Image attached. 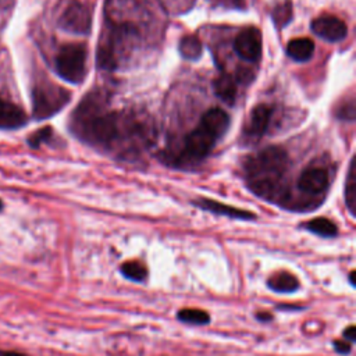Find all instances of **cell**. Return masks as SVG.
Masks as SVG:
<instances>
[{"mask_svg": "<svg viewBox=\"0 0 356 356\" xmlns=\"http://www.w3.org/2000/svg\"><path fill=\"white\" fill-rule=\"evenodd\" d=\"M128 120L120 113L106 111L100 97L90 93L72 113L71 129L92 145L111 146L120 138L121 128L128 124Z\"/></svg>", "mask_w": 356, "mask_h": 356, "instance_id": "cell-1", "label": "cell"}, {"mask_svg": "<svg viewBox=\"0 0 356 356\" xmlns=\"http://www.w3.org/2000/svg\"><path fill=\"white\" fill-rule=\"evenodd\" d=\"M286 167L288 156L284 149L270 146L259 152L246 163V179L249 188L256 195L266 199L278 197Z\"/></svg>", "mask_w": 356, "mask_h": 356, "instance_id": "cell-2", "label": "cell"}, {"mask_svg": "<svg viewBox=\"0 0 356 356\" xmlns=\"http://www.w3.org/2000/svg\"><path fill=\"white\" fill-rule=\"evenodd\" d=\"M229 127V117L221 108H211L206 111L199 125L186 136L179 160L191 164L204 159L216 142L227 132Z\"/></svg>", "mask_w": 356, "mask_h": 356, "instance_id": "cell-3", "label": "cell"}, {"mask_svg": "<svg viewBox=\"0 0 356 356\" xmlns=\"http://www.w3.org/2000/svg\"><path fill=\"white\" fill-rule=\"evenodd\" d=\"M71 99V93L53 82H39L32 90V111L38 120L58 113Z\"/></svg>", "mask_w": 356, "mask_h": 356, "instance_id": "cell-4", "label": "cell"}, {"mask_svg": "<svg viewBox=\"0 0 356 356\" xmlns=\"http://www.w3.org/2000/svg\"><path fill=\"white\" fill-rule=\"evenodd\" d=\"M57 74L70 83H81L86 75V47L82 43H68L56 56Z\"/></svg>", "mask_w": 356, "mask_h": 356, "instance_id": "cell-5", "label": "cell"}, {"mask_svg": "<svg viewBox=\"0 0 356 356\" xmlns=\"http://www.w3.org/2000/svg\"><path fill=\"white\" fill-rule=\"evenodd\" d=\"M58 25L67 32L86 35L90 32L92 26V10L83 3L72 0L61 13Z\"/></svg>", "mask_w": 356, "mask_h": 356, "instance_id": "cell-6", "label": "cell"}, {"mask_svg": "<svg viewBox=\"0 0 356 356\" xmlns=\"http://www.w3.org/2000/svg\"><path fill=\"white\" fill-rule=\"evenodd\" d=\"M236 54L250 63H254L261 56V33L257 28L249 26L242 29L234 42Z\"/></svg>", "mask_w": 356, "mask_h": 356, "instance_id": "cell-7", "label": "cell"}, {"mask_svg": "<svg viewBox=\"0 0 356 356\" xmlns=\"http://www.w3.org/2000/svg\"><path fill=\"white\" fill-rule=\"evenodd\" d=\"M312 29L317 36H320L328 42H339L348 33V28H346L345 22L334 15L317 17L312 22Z\"/></svg>", "mask_w": 356, "mask_h": 356, "instance_id": "cell-8", "label": "cell"}, {"mask_svg": "<svg viewBox=\"0 0 356 356\" xmlns=\"http://www.w3.org/2000/svg\"><path fill=\"white\" fill-rule=\"evenodd\" d=\"M330 184L328 171L323 167H309L306 168L298 181V186L303 193L316 196L321 195Z\"/></svg>", "mask_w": 356, "mask_h": 356, "instance_id": "cell-9", "label": "cell"}, {"mask_svg": "<svg viewBox=\"0 0 356 356\" xmlns=\"http://www.w3.org/2000/svg\"><path fill=\"white\" fill-rule=\"evenodd\" d=\"M271 114H273L271 107L266 104H259L253 107V110L250 111L248 124L245 127L246 136L257 140L261 135H264V132L267 131L268 122L271 120Z\"/></svg>", "mask_w": 356, "mask_h": 356, "instance_id": "cell-10", "label": "cell"}, {"mask_svg": "<svg viewBox=\"0 0 356 356\" xmlns=\"http://www.w3.org/2000/svg\"><path fill=\"white\" fill-rule=\"evenodd\" d=\"M26 120H28L26 114L19 106L0 97V128L1 129L19 128L26 124Z\"/></svg>", "mask_w": 356, "mask_h": 356, "instance_id": "cell-11", "label": "cell"}, {"mask_svg": "<svg viewBox=\"0 0 356 356\" xmlns=\"http://www.w3.org/2000/svg\"><path fill=\"white\" fill-rule=\"evenodd\" d=\"M197 207L211 211L214 214H220V216H227L231 218H238V220H253L254 214L248 211V210H242V209H236L228 204H222L220 202L216 200H210V199H199L196 202Z\"/></svg>", "mask_w": 356, "mask_h": 356, "instance_id": "cell-12", "label": "cell"}, {"mask_svg": "<svg viewBox=\"0 0 356 356\" xmlns=\"http://www.w3.org/2000/svg\"><path fill=\"white\" fill-rule=\"evenodd\" d=\"M213 90L220 100L225 104L232 106L236 99V83L231 75L221 74L213 82Z\"/></svg>", "mask_w": 356, "mask_h": 356, "instance_id": "cell-13", "label": "cell"}, {"mask_svg": "<svg viewBox=\"0 0 356 356\" xmlns=\"http://www.w3.org/2000/svg\"><path fill=\"white\" fill-rule=\"evenodd\" d=\"M313 51L314 43L307 38L292 39L286 46L288 56L296 61H307L313 56Z\"/></svg>", "mask_w": 356, "mask_h": 356, "instance_id": "cell-14", "label": "cell"}, {"mask_svg": "<svg viewBox=\"0 0 356 356\" xmlns=\"http://www.w3.org/2000/svg\"><path fill=\"white\" fill-rule=\"evenodd\" d=\"M268 286L270 289L275 291V292H293L298 289L299 286V281L296 280V277L293 274H289L286 271H281L274 274L270 280H268Z\"/></svg>", "mask_w": 356, "mask_h": 356, "instance_id": "cell-15", "label": "cell"}, {"mask_svg": "<svg viewBox=\"0 0 356 356\" xmlns=\"http://www.w3.org/2000/svg\"><path fill=\"white\" fill-rule=\"evenodd\" d=\"M305 228L313 234H317L320 236H324V238H331V236H335L337 232H338V228L337 225L328 220V218H324V217H318V218H313L310 221H307L305 224Z\"/></svg>", "mask_w": 356, "mask_h": 356, "instance_id": "cell-16", "label": "cell"}, {"mask_svg": "<svg viewBox=\"0 0 356 356\" xmlns=\"http://www.w3.org/2000/svg\"><path fill=\"white\" fill-rule=\"evenodd\" d=\"M179 53L184 58L196 60L202 54V42L195 35H186L179 42Z\"/></svg>", "mask_w": 356, "mask_h": 356, "instance_id": "cell-17", "label": "cell"}, {"mask_svg": "<svg viewBox=\"0 0 356 356\" xmlns=\"http://www.w3.org/2000/svg\"><path fill=\"white\" fill-rule=\"evenodd\" d=\"M345 200L346 206L350 211L352 216H355V209H356V171H355V159H352L349 164V171L346 177V184H345Z\"/></svg>", "mask_w": 356, "mask_h": 356, "instance_id": "cell-18", "label": "cell"}, {"mask_svg": "<svg viewBox=\"0 0 356 356\" xmlns=\"http://www.w3.org/2000/svg\"><path fill=\"white\" fill-rule=\"evenodd\" d=\"M177 317L184 323L199 324V325L207 324L210 321V316L204 310H199V309H182L178 312Z\"/></svg>", "mask_w": 356, "mask_h": 356, "instance_id": "cell-19", "label": "cell"}, {"mask_svg": "<svg viewBox=\"0 0 356 356\" xmlns=\"http://www.w3.org/2000/svg\"><path fill=\"white\" fill-rule=\"evenodd\" d=\"M292 18V4L289 0L278 3L273 10V19L278 28L285 26Z\"/></svg>", "mask_w": 356, "mask_h": 356, "instance_id": "cell-20", "label": "cell"}, {"mask_svg": "<svg viewBox=\"0 0 356 356\" xmlns=\"http://www.w3.org/2000/svg\"><path fill=\"white\" fill-rule=\"evenodd\" d=\"M121 273L124 277L132 281H143L147 275V270L139 261H127L121 266Z\"/></svg>", "mask_w": 356, "mask_h": 356, "instance_id": "cell-21", "label": "cell"}, {"mask_svg": "<svg viewBox=\"0 0 356 356\" xmlns=\"http://www.w3.org/2000/svg\"><path fill=\"white\" fill-rule=\"evenodd\" d=\"M50 136H51V128H50V127H44V128H42V129H39V131H36L35 134L31 135V138H29V145L33 146V147H38V146H40L43 142L49 140Z\"/></svg>", "mask_w": 356, "mask_h": 356, "instance_id": "cell-22", "label": "cell"}, {"mask_svg": "<svg viewBox=\"0 0 356 356\" xmlns=\"http://www.w3.org/2000/svg\"><path fill=\"white\" fill-rule=\"evenodd\" d=\"M339 118H345V120H353L355 118V102L353 99H350L348 103H345L343 106H341L337 111Z\"/></svg>", "mask_w": 356, "mask_h": 356, "instance_id": "cell-23", "label": "cell"}, {"mask_svg": "<svg viewBox=\"0 0 356 356\" xmlns=\"http://www.w3.org/2000/svg\"><path fill=\"white\" fill-rule=\"evenodd\" d=\"M209 1L221 7L235 8V10H243L246 7V0H209Z\"/></svg>", "mask_w": 356, "mask_h": 356, "instance_id": "cell-24", "label": "cell"}, {"mask_svg": "<svg viewBox=\"0 0 356 356\" xmlns=\"http://www.w3.org/2000/svg\"><path fill=\"white\" fill-rule=\"evenodd\" d=\"M334 348L337 349L338 353L346 355V353L350 352V343L346 342V341H335V342H334Z\"/></svg>", "mask_w": 356, "mask_h": 356, "instance_id": "cell-25", "label": "cell"}, {"mask_svg": "<svg viewBox=\"0 0 356 356\" xmlns=\"http://www.w3.org/2000/svg\"><path fill=\"white\" fill-rule=\"evenodd\" d=\"M355 325H349L345 331H343V337L348 338L350 342H353L356 339V335H355Z\"/></svg>", "mask_w": 356, "mask_h": 356, "instance_id": "cell-26", "label": "cell"}, {"mask_svg": "<svg viewBox=\"0 0 356 356\" xmlns=\"http://www.w3.org/2000/svg\"><path fill=\"white\" fill-rule=\"evenodd\" d=\"M257 318H260V320H270L271 316L270 314H257Z\"/></svg>", "mask_w": 356, "mask_h": 356, "instance_id": "cell-27", "label": "cell"}, {"mask_svg": "<svg viewBox=\"0 0 356 356\" xmlns=\"http://www.w3.org/2000/svg\"><path fill=\"white\" fill-rule=\"evenodd\" d=\"M349 281H350V284L355 286V271H352V273H350V275H349Z\"/></svg>", "mask_w": 356, "mask_h": 356, "instance_id": "cell-28", "label": "cell"}, {"mask_svg": "<svg viewBox=\"0 0 356 356\" xmlns=\"http://www.w3.org/2000/svg\"><path fill=\"white\" fill-rule=\"evenodd\" d=\"M6 356H25V355H21V353H7Z\"/></svg>", "mask_w": 356, "mask_h": 356, "instance_id": "cell-29", "label": "cell"}, {"mask_svg": "<svg viewBox=\"0 0 356 356\" xmlns=\"http://www.w3.org/2000/svg\"><path fill=\"white\" fill-rule=\"evenodd\" d=\"M0 209H1V202H0Z\"/></svg>", "mask_w": 356, "mask_h": 356, "instance_id": "cell-30", "label": "cell"}]
</instances>
